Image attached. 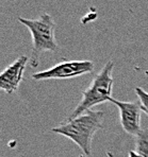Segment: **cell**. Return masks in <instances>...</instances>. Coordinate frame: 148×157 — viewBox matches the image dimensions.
Instances as JSON below:
<instances>
[{
  "mask_svg": "<svg viewBox=\"0 0 148 157\" xmlns=\"http://www.w3.org/2000/svg\"><path fill=\"white\" fill-rule=\"evenodd\" d=\"M135 94L138 96V100H140V104L142 107V110L148 116V92L145 91L141 87H136Z\"/></svg>",
  "mask_w": 148,
  "mask_h": 157,
  "instance_id": "obj_8",
  "label": "cell"
},
{
  "mask_svg": "<svg viewBox=\"0 0 148 157\" xmlns=\"http://www.w3.org/2000/svg\"><path fill=\"white\" fill-rule=\"evenodd\" d=\"M113 68H114V63L112 61L108 62L103 66L100 72L92 81L91 85L84 91H82V99L67 117L66 121L81 116L95 105L110 101V99L112 98V88L114 82L112 77Z\"/></svg>",
  "mask_w": 148,
  "mask_h": 157,
  "instance_id": "obj_2",
  "label": "cell"
},
{
  "mask_svg": "<svg viewBox=\"0 0 148 157\" xmlns=\"http://www.w3.org/2000/svg\"><path fill=\"white\" fill-rule=\"evenodd\" d=\"M19 22L25 25L30 30L32 35V63L31 65L38 66L40 54L44 51H57L59 46L55 40V24L52 17L48 14H42L35 19H27L19 17Z\"/></svg>",
  "mask_w": 148,
  "mask_h": 157,
  "instance_id": "obj_3",
  "label": "cell"
},
{
  "mask_svg": "<svg viewBox=\"0 0 148 157\" xmlns=\"http://www.w3.org/2000/svg\"><path fill=\"white\" fill-rule=\"evenodd\" d=\"M109 102H112L118 108L122 130L129 135L138 136L142 132L141 113L143 110L140 103L125 102V101H119L113 98H111Z\"/></svg>",
  "mask_w": 148,
  "mask_h": 157,
  "instance_id": "obj_5",
  "label": "cell"
},
{
  "mask_svg": "<svg viewBox=\"0 0 148 157\" xmlns=\"http://www.w3.org/2000/svg\"><path fill=\"white\" fill-rule=\"evenodd\" d=\"M134 151L142 157H148V130H142L138 136H135Z\"/></svg>",
  "mask_w": 148,
  "mask_h": 157,
  "instance_id": "obj_7",
  "label": "cell"
},
{
  "mask_svg": "<svg viewBox=\"0 0 148 157\" xmlns=\"http://www.w3.org/2000/svg\"><path fill=\"white\" fill-rule=\"evenodd\" d=\"M28 63L26 55L19 56L0 75V88L6 94H14L19 87Z\"/></svg>",
  "mask_w": 148,
  "mask_h": 157,
  "instance_id": "obj_6",
  "label": "cell"
},
{
  "mask_svg": "<svg viewBox=\"0 0 148 157\" xmlns=\"http://www.w3.org/2000/svg\"><path fill=\"white\" fill-rule=\"evenodd\" d=\"M105 113L90 109L81 116L51 128V132L63 135L74 141L86 156L92 153V141L95 134L102 128Z\"/></svg>",
  "mask_w": 148,
  "mask_h": 157,
  "instance_id": "obj_1",
  "label": "cell"
},
{
  "mask_svg": "<svg viewBox=\"0 0 148 157\" xmlns=\"http://www.w3.org/2000/svg\"><path fill=\"white\" fill-rule=\"evenodd\" d=\"M94 63L91 61H69L59 63L47 70L40 71L32 75L35 81L46 80H65L74 78L83 75L92 73L94 70Z\"/></svg>",
  "mask_w": 148,
  "mask_h": 157,
  "instance_id": "obj_4",
  "label": "cell"
},
{
  "mask_svg": "<svg viewBox=\"0 0 148 157\" xmlns=\"http://www.w3.org/2000/svg\"><path fill=\"white\" fill-rule=\"evenodd\" d=\"M129 157H142V156L138 155L135 151H130V152H129Z\"/></svg>",
  "mask_w": 148,
  "mask_h": 157,
  "instance_id": "obj_9",
  "label": "cell"
}]
</instances>
